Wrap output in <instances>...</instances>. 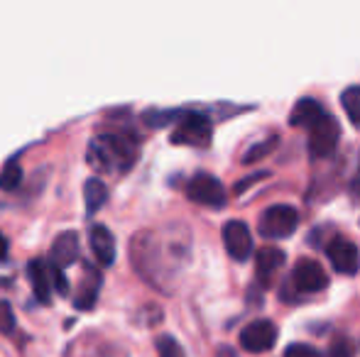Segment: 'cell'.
<instances>
[{
  "label": "cell",
  "instance_id": "23",
  "mask_svg": "<svg viewBox=\"0 0 360 357\" xmlns=\"http://www.w3.org/2000/svg\"><path fill=\"white\" fill-rule=\"evenodd\" d=\"M52 281H54V291H59V294H67L69 291V281L64 276V269L57 267V264H52Z\"/></svg>",
  "mask_w": 360,
  "mask_h": 357
},
{
  "label": "cell",
  "instance_id": "7",
  "mask_svg": "<svg viewBox=\"0 0 360 357\" xmlns=\"http://www.w3.org/2000/svg\"><path fill=\"white\" fill-rule=\"evenodd\" d=\"M238 340H240V348L245 350V353H252V355L267 353V350H272L277 343V325L267 318H257L240 330V338Z\"/></svg>",
  "mask_w": 360,
  "mask_h": 357
},
{
  "label": "cell",
  "instance_id": "10",
  "mask_svg": "<svg viewBox=\"0 0 360 357\" xmlns=\"http://www.w3.org/2000/svg\"><path fill=\"white\" fill-rule=\"evenodd\" d=\"M27 276L32 291L37 296L39 304H49L54 291V281H52V264H47L44 260H30L27 264Z\"/></svg>",
  "mask_w": 360,
  "mask_h": 357
},
{
  "label": "cell",
  "instance_id": "4",
  "mask_svg": "<svg viewBox=\"0 0 360 357\" xmlns=\"http://www.w3.org/2000/svg\"><path fill=\"white\" fill-rule=\"evenodd\" d=\"M211 133H214V125H211L209 115L184 113V115H179V125H176L174 135H172V142L201 147V144H209Z\"/></svg>",
  "mask_w": 360,
  "mask_h": 357
},
{
  "label": "cell",
  "instance_id": "17",
  "mask_svg": "<svg viewBox=\"0 0 360 357\" xmlns=\"http://www.w3.org/2000/svg\"><path fill=\"white\" fill-rule=\"evenodd\" d=\"M96 299H98V276H94L81 286V291L74 299V306L79 311H91L96 306Z\"/></svg>",
  "mask_w": 360,
  "mask_h": 357
},
{
  "label": "cell",
  "instance_id": "18",
  "mask_svg": "<svg viewBox=\"0 0 360 357\" xmlns=\"http://www.w3.org/2000/svg\"><path fill=\"white\" fill-rule=\"evenodd\" d=\"M20 184H22V167L18 162H8L0 172V189L15 191Z\"/></svg>",
  "mask_w": 360,
  "mask_h": 357
},
{
  "label": "cell",
  "instance_id": "8",
  "mask_svg": "<svg viewBox=\"0 0 360 357\" xmlns=\"http://www.w3.org/2000/svg\"><path fill=\"white\" fill-rule=\"evenodd\" d=\"M326 257L331 262V267L338 271V274L353 276L358 274L360 269V250L356 243H351L343 235H336V238L328 240L326 245Z\"/></svg>",
  "mask_w": 360,
  "mask_h": 357
},
{
  "label": "cell",
  "instance_id": "14",
  "mask_svg": "<svg viewBox=\"0 0 360 357\" xmlns=\"http://www.w3.org/2000/svg\"><path fill=\"white\" fill-rule=\"evenodd\" d=\"M326 113V108H323L319 100L314 98H302L294 103L292 113H289V125H294V128H304L307 130L311 123H316L321 115Z\"/></svg>",
  "mask_w": 360,
  "mask_h": 357
},
{
  "label": "cell",
  "instance_id": "3",
  "mask_svg": "<svg viewBox=\"0 0 360 357\" xmlns=\"http://www.w3.org/2000/svg\"><path fill=\"white\" fill-rule=\"evenodd\" d=\"M309 133V152L319 159L331 157L338 149V142H341V125L336 123L331 113H323L316 123H311L307 128Z\"/></svg>",
  "mask_w": 360,
  "mask_h": 357
},
{
  "label": "cell",
  "instance_id": "11",
  "mask_svg": "<svg viewBox=\"0 0 360 357\" xmlns=\"http://www.w3.org/2000/svg\"><path fill=\"white\" fill-rule=\"evenodd\" d=\"M91 252L103 267H110L115 262V238L105 225H94L89 233Z\"/></svg>",
  "mask_w": 360,
  "mask_h": 357
},
{
  "label": "cell",
  "instance_id": "24",
  "mask_svg": "<svg viewBox=\"0 0 360 357\" xmlns=\"http://www.w3.org/2000/svg\"><path fill=\"white\" fill-rule=\"evenodd\" d=\"M272 147H275V137H272L267 144H257V147H252L250 152L245 154V162H255V159L265 157V152H267V149H272Z\"/></svg>",
  "mask_w": 360,
  "mask_h": 357
},
{
  "label": "cell",
  "instance_id": "12",
  "mask_svg": "<svg viewBox=\"0 0 360 357\" xmlns=\"http://www.w3.org/2000/svg\"><path fill=\"white\" fill-rule=\"evenodd\" d=\"M285 264V252L280 248H262L260 252L255 255V276L262 284H270L272 276L282 269Z\"/></svg>",
  "mask_w": 360,
  "mask_h": 357
},
{
  "label": "cell",
  "instance_id": "26",
  "mask_svg": "<svg viewBox=\"0 0 360 357\" xmlns=\"http://www.w3.org/2000/svg\"><path fill=\"white\" fill-rule=\"evenodd\" d=\"M5 260H8V238L0 233V262H5Z\"/></svg>",
  "mask_w": 360,
  "mask_h": 357
},
{
  "label": "cell",
  "instance_id": "13",
  "mask_svg": "<svg viewBox=\"0 0 360 357\" xmlns=\"http://www.w3.org/2000/svg\"><path fill=\"white\" fill-rule=\"evenodd\" d=\"M79 248H81L79 235L72 233V230L62 233L52 245V264H57V267H62V269L74 264L76 260H79Z\"/></svg>",
  "mask_w": 360,
  "mask_h": 357
},
{
  "label": "cell",
  "instance_id": "27",
  "mask_svg": "<svg viewBox=\"0 0 360 357\" xmlns=\"http://www.w3.org/2000/svg\"><path fill=\"white\" fill-rule=\"evenodd\" d=\"M358 181H360V164H358Z\"/></svg>",
  "mask_w": 360,
  "mask_h": 357
},
{
  "label": "cell",
  "instance_id": "20",
  "mask_svg": "<svg viewBox=\"0 0 360 357\" xmlns=\"http://www.w3.org/2000/svg\"><path fill=\"white\" fill-rule=\"evenodd\" d=\"M157 353H160V357H186L184 348L172 335H160L157 338Z\"/></svg>",
  "mask_w": 360,
  "mask_h": 357
},
{
  "label": "cell",
  "instance_id": "15",
  "mask_svg": "<svg viewBox=\"0 0 360 357\" xmlns=\"http://www.w3.org/2000/svg\"><path fill=\"white\" fill-rule=\"evenodd\" d=\"M108 201V189L101 179H89L84 186V203H86V213L94 215L96 210L103 208V203Z\"/></svg>",
  "mask_w": 360,
  "mask_h": 357
},
{
  "label": "cell",
  "instance_id": "22",
  "mask_svg": "<svg viewBox=\"0 0 360 357\" xmlns=\"http://www.w3.org/2000/svg\"><path fill=\"white\" fill-rule=\"evenodd\" d=\"M285 357H321V353L309 343H292L285 350Z\"/></svg>",
  "mask_w": 360,
  "mask_h": 357
},
{
  "label": "cell",
  "instance_id": "16",
  "mask_svg": "<svg viewBox=\"0 0 360 357\" xmlns=\"http://www.w3.org/2000/svg\"><path fill=\"white\" fill-rule=\"evenodd\" d=\"M341 105L346 110L348 120H351L356 128H360V86H348L341 93Z\"/></svg>",
  "mask_w": 360,
  "mask_h": 357
},
{
  "label": "cell",
  "instance_id": "2",
  "mask_svg": "<svg viewBox=\"0 0 360 357\" xmlns=\"http://www.w3.org/2000/svg\"><path fill=\"white\" fill-rule=\"evenodd\" d=\"M297 225H299V210L289 203H275L270 208H265L257 228H260V235H265V238L285 240L292 238Z\"/></svg>",
  "mask_w": 360,
  "mask_h": 357
},
{
  "label": "cell",
  "instance_id": "21",
  "mask_svg": "<svg viewBox=\"0 0 360 357\" xmlns=\"http://www.w3.org/2000/svg\"><path fill=\"white\" fill-rule=\"evenodd\" d=\"M15 314H13V306L8 301H0V333L10 335L15 330Z\"/></svg>",
  "mask_w": 360,
  "mask_h": 357
},
{
  "label": "cell",
  "instance_id": "5",
  "mask_svg": "<svg viewBox=\"0 0 360 357\" xmlns=\"http://www.w3.org/2000/svg\"><path fill=\"white\" fill-rule=\"evenodd\" d=\"M186 196H189L194 203L206 206V208H223L228 201L226 186L206 172L191 177V181L186 184Z\"/></svg>",
  "mask_w": 360,
  "mask_h": 357
},
{
  "label": "cell",
  "instance_id": "1",
  "mask_svg": "<svg viewBox=\"0 0 360 357\" xmlns=\"http://www.w3.org/2000/svg\"><path fill=\"white\" fill-rule=\"evenodd\" d=\"M138 159L133 140L120 133H98L89 142V164L103 174H125Z\"/></svg>",
  "mask_w": 360,
  "mask_h": 357
},
{
  "label": "cell",
  "instance_id": "25",
  "mask_svg": "<svg viewBox=\"0 0 360 357\" xmlns=\"http://www.w3.org/2000/svg\"><path fill=\"white\" fill-rule=\"evenodd\" d=\"M216 357H238V353L231 348V345H221V348L216 350Z\"/></svg>",
  "mask_w": 360,
  "mask_h": 357
},
{
  "label": "cell",
  "instance_id": "19",
  "mask_svg": "<svg viewBox=\"0 0 360 357\" xmlns=\"http://www.w3.org/2000/svg\"><path fill=\"white\" fill-rule=\"evenodd\" d=\"M328 357H356V343L348 335H338L328 345Z\"/></svg>",
  "mask_w": 360,
  "mask_h": 357
},
{
  "label": "cell",
  "instance_id": "6",
  "mask_svg": "<svg viewBox=\"0 0 360 357\" xmlns=\"http://www.w3.org/2000/svg\"><path fill=\"white\" fill-rule=\"evenodd\" d=\"M328 286V274L323 271L321 264L316 260H299L294 267L292 276H289V289H294L297 294H319Z\"/></svg>",
  "mask_w": 360,
  "mask_h": 357
},
{
  "label": "cell",
  "instance_id": "9",
  "mask_svg": "<svg viewBox=\"0 0 360 357\" xmlns=\"http://www.w3.org/2000/svg\"><path fill=\"white\" fill-rule=\"evenodd\" d=\"M223 245H226V252L231 255L236 262H245L252 255V235L243 220H228L223 225Z\"/></svg>",
  "mask_w": 360,
  "mask_h": 357
}]
</instances>
